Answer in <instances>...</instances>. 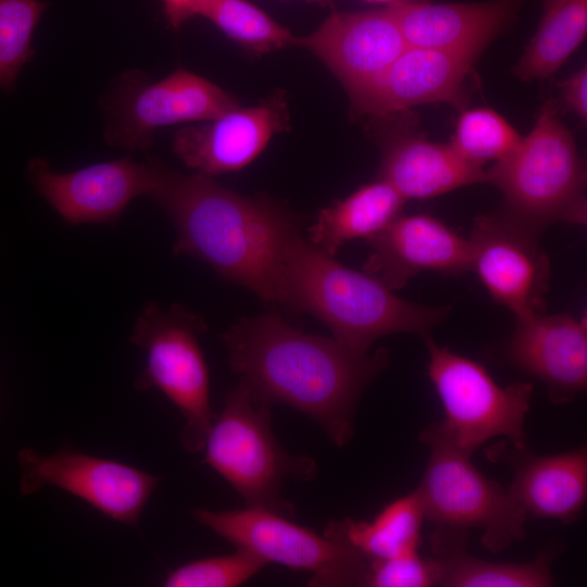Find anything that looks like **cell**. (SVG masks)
<instances>
[{
    "label": "cell",
    "instance_id": "24",
    "mask_svg": "<svg viewBox=\"0 0 587 587\" xmlns=\"http://www.w3.org/2000/svg\"><path fill=\"white\" fill-rule=\"evenodd\" d=\"M425 519L416 488L385 505L371 521H332L323 534L346 542L371 563L419 550Z\"/></svg>",
    "mask_w": 587,
    "mask_h": 587
},
{
    "label": "cell",
    "instance_id": "14",
    "mask_svg": "<svg viewBox=\"0 0 587 587\" xmlns=\"http://www.w3.org/2000/svg\"><path fill=\"white\" fill-rule=\"evenodd\" d=\"M371 247L363 272L391 290L422 272L459 276L472 266L470 240L428 214H400L366 239Z\"/></svg>",
    "mask_w": 587,
    "mask_h": 587
},
{
    "label": "cell",
    "instance_id": "20",
    "mask_svg": "<svg viewBox=\"0 0 587 587\" xmlns=\"http://www.w3.org/2000/svg\"><path fill=\"white\" fill-rule=\"evenodd\" d=\"M379 177L405 200L430 199L461 187L486 183L484 166L465 160L449 143L433 142L410 134L386 141Z\"/></svg>",
    "mask_w": 587,
    "mask_h": 587
},
{
    "label": "cell",
    "instance_id": "31",
    "mask_svg": "<svg viewBox=\"0 0 587 587\" xmlns=\"http://www.w3.org/2000/svg\"><path fill=\"white\" fill-rule=\"evenodd\" d=\"M561 101L582 122L587 120V67L582 66L559 84Z\"/></svg>",
    "mask_w": 587,
    "mask_h": 587
},
{
    "label": "cell",
    "instance_id": "7",
    "mask_svg": "<svg viewBox=\"0 0 587 587\" xmlns=\"http://www.w3.org/2000/svg\"><path fill=\"white\" fill-rule=\"evenodd\" d=\"M420 437L429 448L417 487L426 519L446 528H477L483 545L492 552L524 538L527 515L509 489L480 473L471 455L451 442L439 422Z\"/></svg>",
    "mask_w": 587,
    "mask_h": 587
},
{
    "label": "cell",
    "instance_id": "26",
    "mask_svg": "<svg viewBox=\"0 0 587 587\" xmlns=\"http://www.w3.org/2000/svg\"><path fill=\"white\" fill-rule=\"evenodd\" d=\"M197 15L210 20L227 37L257 54L296 46V36L246 0H204Z\"/></svg>",
    "mask_w": 587,
    "mask_h": 587
},
{
    "label": "cell",
    "instance_id": "15",
    "mask_svg": "<svg viewBox=\"0 0 587 587\" xmlns=\"http://www.w3.org/2000/svg\"><path fill=\"white\" fill-rule=\"evenodd\" d=\"M289 127L287 100L277 92L257 105L180 128L173 141L179 159L197 173L215 176L250 164L271 138Z\"/></svg>",
    "mask_w": 587,
    "mask_h": 587
},
{
    "label": "cell",
    "instance_id": "17",
    "mask_svg": "<svg viewBox=\"0 0 587 587\" xmlns=\"http://www.w3.org/2000/svg\"><path fill=\"white\" fill-rule=\"evenodd\" d=\"M296 46L316 55L350 93L382 73L408 47L387 7L329 15Z\"/></svg>",
    "mask_w": 587,
    "mask_h": 587
},
{
    "label": "cell",
    "instance_id": "33",
    "mask_svg": "<svg viewBox=\"0 0 587 587\" xmlns=\"http://www.w3.org/2000/svg\"><path fill=\"white\" fill-rule=\"evenodd\" d=\"M369 2H376V3H384L386 4V7H389V5H394V4H398V3H402V2H408V1H413V0H366Z\"/></svg>",
    "mask_w": 587,
    "mask_h": 587
},
{
    "label": "cell",
    "instance_id": "4",
    "mask_svg": "<svg viewBox=\"0 0 587 587\" xmlns=\"http://www.w3.org/2000/svg\"><path fill=\"white\" fill-rule=\"evenodd\" d=\"M485 172L503 195L502 211L535 234L555 223L586 224V168L553 99L516 148Z\"/></svg>",
    "mask_w": 587,
    "mask_h": 587
},
{
    "label": "cell",
    "instance_id": "1",
    "mask_svg": "<svg viewBox=\"0 0 587 587\" xmlns=\"http://www.w3.org/2000/svg\"><path fill=\"white\" fill-rule=\"evenodd\" d=\"M221 338L230 369L260 399L302 412L337 447L351 439L357 403L389 363L384 348L359 352L276 313L241 319Z\"/></svg>",
    "mask_w": 587,
    "mask_h": 587
},
{
    "label": "cell",
    "instance_id": "21",
    "mask_svg": "<svg viewBox=\"0 0 587 587\" xmlns=\"http://www.w3.org/2000/svg\"><path fill=\"white\" fill-rule=\"evenodd\" d=\"M519 452L508 489L526 515L574 522L587 499L586 447L552 455Z\"/></svg>",
    "mask_w": 587,
    "mask_h": 587
},
{
    "label": "cell",
    "instance_id": "11",
    "mask_svg": "<svg viewBox=\"0 0 587 587\" xmlns=\"http://www.w3.org/2000/svg\"><path fill=\"white\" fill-rule=\"evenodd\" d=\"M21 490L53 486L86 501L102 514L135 526L162 477L128 464L63 448L52 454L20 452Z\"/></svg>",
    "mask_w": 587,
    "mask_h": 587
},
{
    "label": "cell",
    "instance_id": "19",
    "mask_svg": "<svg viewBox=\"0 0 587 587\" xmlns=\"http://www.w3.org/2000/svg\"><path fill=\"white\" fill-rule=\"evenodd\" d=\"M523 0L435 3L413 0L387 7L407 46L478 58L515 20Z\"/></svg>",
    "mask_w": 587,
    "mask_h": 587
},
{
    "label": "cell",
    "instance_id": "6",
    "mask_svg": "<svg viewBox=\"0 0 587 587\" xmlns=\"http://www.w3.org/2000/svg\"><path fill=\"white\" fill-rule=\"evenodd\" d=\"M208 325L182 304L162 308L149 302L136 319L129 340L146 352V366L135 382L138 390L157 388L185 419L179 442L190 453L202 452L213 413L208 365L200 337Z\"/></svg>",
    "mask_w": 587,
    "mask_h": 587
},
{
    "label": "cell",
    "instance_id": "18",
    "mask_svg": "<svg viewBox=\"0 0 587 587\" xmlns=\"http://www.w3.org/2000/svg\"><path fill=\"white\" fill-rule=\"evenodd\" d=\"M508 355L547 386L551 401H572L587 385L586 321L544 312L515 319Z\"/></svg>",
    "mask_w": 587,
    "mask_h": 587
},
{
    "label": "cell",
    "instance_id": "32",
    "mask_svg": "<svg viewBox=\"0 0 587 587\" xmlns=\"http://www.w3.org/2000/svg\"><path fill=\"white\" fill-rule=\"evenodd\" d=\"M204 0H163L165 16L170 25L179 28L186 21L197 15Z\"/></svg>",
    "mask_w": 587,
    "mask_h": 587
},
{
    "label": "cell",
    "instance_id": "30",
    "mask_svg": "<svg viewBox=\"0 0 587 587\" xmlns=\"http://www.w3.org/2000/svg\"><path fill=\"white\" fill-rule=\"evenodd\" d=\"M365 586L429 587L437 586L433 561L421 557L419 550L370 563Z\"/></svg>",
    "mask_w": 587,
    "mask_h": 587
},
{
    "label": "cell",
    "instance_id": "5",
    "mask_svg": "<svg viewBox=\"0 0 587 587\" xmlns=\"http://www.w3.org/2000/svg\"><path fill=\"white\" fill-rule=\"evenodd\" d=\"M271 407L240 379L222 412L213 416L203 461L230 484L247 507L292 517L294 505L279 491L282 480L287 475L312 479L317 466L312 459L291 455L282 448L272 432Z\"/></svg>",
    "mask_w": 587,
    "mask_h": 587
},
{
    "label": "cell",
    "instance_id": "29",
    "mask_svg": "<svg viewBox=\"0 0 587 587\" xmlns=\"http://www.w3.org/2000/svg\"><path fill=\"white\" fill-rule=\"evenodd\" d=\"M266 563L241 548L234 553L202 558L171 571L163 580L165 587H236L240 586Z\"/></svg>",
    "mask_w": 587,
    "mask_h": 587
},
{
    "label": "cell",
    "instance_id": "25",
    "mask_svg": "<svg viewBox=\"0 0 587 587\" xmlns=\"http://www.w3.org/2000/svg\"><path fill=\"white\" fill-rule=\"evenodd\" d=\"M587 0H554L544 8L539 26L513 67L523 82L555 73L584 41Z\"/></svg>",
    "mask_w": 587,
    "mask_h": 587
},
{
    "label": "cell",
    "instance_id": "22",
    "mask_svg": "<svg viewBox=\"0 0 587 587\" xmlns=\"http://www.w3.org/2000/svg\"><path fill=\"white\" fill-rule=\"evenodd\" d=\"M444 532L432 539L437 586L444 587H547L553 585L552 549L525 563H498L478 559L465 550V530Z\"/></svg>",
    "mask_w": 587,
    "mask_h": 587
},
{
    "label": "cell",
    "instance_id": "34",
    "mask_svg": "<svg viewBox=\"0 0 587 587\" xmlns=\"http://www.w3.org/2000/svg\"><path fill=\"white\" fill-rule=\"evenodd\" d=\"M304 1L315 2V3L322 4V5H326V4H328L330 2V0H304Z\"/></svg>",
    "mask_w": 587,
    "mask_h": 587
},
{
    "label": "cell",
    "instance_id": "10",
    "mask_svg": "<svg viewBox=\"0 0 587 587\" xmlns=\"http://www.w3.org/2000/svg\"><path fill=\"white\" fill-rule=\"evenodd\" d=\"M121 83L104 136L110 145L129 150L147 149L160 127L210 121L239 105L233 95L184 68L154 83L135 73Z\"/></svg>",
    "mask_w": 587,
    "mask_h": 587
},
{
    "label": "cell",
    "instance_id": "13",
    "mask_svg": "<svg viewBox=\"0 0 587 587\" xmlns=\"http://www.w3.org/2000/svg\"><path fill=\"white\" fill-rule=\"evenodd\" d=\"M27 172L38 192L74 225L116 222L133 199L150 196L153 186L150 162L129 157L70 173L53 172L47 161L34 159Z\"/></svg>",
    "mask_w": 587,
    "mask_h": 587
},
{
    "label": "cell",
    "instance_id": "23",
    "mask_svg": "<svg viewBox=\"0 0 587 587\" xmlns=\"http://www.w3.org/2000/svg\"><path fill=\"white\" fill-rule=\"evenodd\" d=\"M405 199L386 180L366 184L322 209L308 229V240L336 255L347 242L370 238L402 213Z\"/></svg>",
    "mask_w": 587,
    "mask_h": 587
},
{
    "label": "cell",
    "instance_id": "16",
    "mask_svg": "<svg viewBox=\"0 0 587 587\" xmlns=\"http://www.w3.org/2000/svg\"><path fill=\"white\" fill-rule=\"evenodd\" d=\"M477 58L407 47L382 73L348 93L360 114L386 117L415 105L460 101Z\"/></svg>",
    "mask_w": 587,
    "mask_h": 587
},
{
    "label": "cell",
    "instance_id": "8",
    "mask_svg": "<svg viewBox=\"0 0 587 587\" xmlns=\"http://www.w3.org/2000/svg\"><path fill=\"white\" fill-rule=\"evenodd\" d=\"M428 351V377L440 399L441 428L466 454L487 440L505 437L513 447L526 449L525 420L534 387L516 382L499 386L479 363L424 338Z\"/></svg>",
    "mask_w": 587,
    "mask_h": 587
},
{
    "label": "cell",
    "instance_id": "12",
    "mask_svg": "<svg viewBox=\"0 0 587 587\" xmlns=\"http://www.w3.org/2000/svg\"><path fill=\"white\" fill-rule=\"evenodd\" d=\"M469 240L471 271L496 302L515 319L544 312L550 264L539 235L500 211L477 216Z\"/></svg>",
    "mask_w": 587,
    "mask_h": 587
},
{
    "label": "cell",
    "instance_id": "27",
    "mask_svg": "<svg viewBox=\"0 0 587 587\" xmlns=\"http://www.w3.org/2000/svg\"><path fill=\"white\" fill-rule=\"evenodd\" d=\"M521 138L498 112L475 108L461 113L449 145L465 160L484 166L510 154Z\"/></svg>",
    "mask_w": 587,
    "mask_h": 587
},
{
    "label": "cell",
    "instance_id": "35",
    "mask_svg": "<svg viewBox=\"0 0 587 587\" xmlns=\"http://www.w3.org/2000/svg\"><path fill=\"white\" fill-rule=\"evenodd\" d=\"M553 1H554V0H541L544 8L547 7V5H549V4H550L551 2H553Z\"/></svg>",
    "mask_w": 587,
    "mask_h": 587
},
{
    "label": "cell",
    "instance_id": "28",
    "mask_svg": "<svg viewBox=\"0 0 587 587\" xmlns=\"http://www.w3.org/2000/svg\"><path fill=\"white\" fill-rule=\"evenodd\" d=\"M46 7L39 0H0V87L12 85L33 57V34Z\"/></svg>",
    "mask_w": 587,
    "mask_h": 587
},
{
    "label": "cell",
    "instance_id": "3",
    "mask_svg": "<svg viewBox=\"0 0 587 587\" xmlns=\"http://www.w3.org/2000/svg\"><path fill=\"white\" fill-rule=\"evenodd\" d=\"M278 303L315 316L333 338L359 352H369L386 335L413 333L424 338L450 312V307L400 298L373 276L315 247L300 229L283 251Z\"/></svg>",
    "mask_w": 587,
    "mask_h": 587
},
{
    "label": "cell",
    "instance_id": "9",
    "mask_svg": "<svg viewBox=\"0 0 587 587\" xmlns=\"http://www.w3.org/2000/svg\"><path fill=\"white\" fill-rule=\"evenodd\" d=\"M201 525L267 563L312 574L309 586H365L370 563L346 542L291 522L277 512L240 510L191 512Z\"/></svg>",
    "mask_w": 587,
    "mask_h": 587
},
{
    "label": "cell",
    "instance_id": "2",
    "mask_svg": "<svg viewBox=\"0 0 587 587\" xmlns=\"http://www.w3.org/2000/svg\"><path fill=\"white\" fill-rule=\"evenodd\" d=\"M150 193L177 232L173 253L199 259L265 302L278 303L282 255L299 220L265 197H246L200 173L150 160Z\"/></svg>",
    "mask_w": 587,
    "mask_h": 587
}]
</instances>
